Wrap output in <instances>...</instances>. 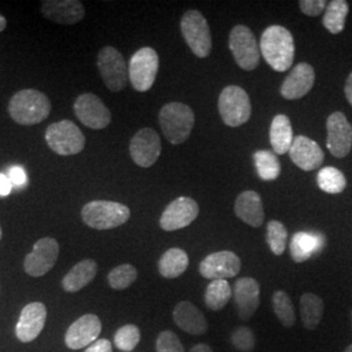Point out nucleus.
I'll return each mask as SVG.
<instances>
[{
  "label": "nucleus",
  "mask_w": 352,
  "mask_h": 352,
  "mask_svg": "<svg viewBox=\"0 0 352 352\" xmlns=\"http://www.w3.org/2000/svg\"><path fill=\"white\" fill-rule=\"evenodd\" d=\"M260 51L274 71L286 72L295 59V42L291 32L285 26H267L261 36Z\"/></svg>",
  "instance_id": "nucleus-1"
},
{
  "label": "nucleus",
  "mask_w": 352,
  "mask_h": 352,
  "mask_svg": "<svg viewBox=\"0 0 352 352\" xmlns=\"http://www.w3.org/2000/svg\"><path fill=\"white\" fill-rule=\"evenodd\" d=\"M8 113L20 126H36L49 118L50 100L39 90L24 89L17 91L11 98Z\"/></svg>",
  "instance_id": "nucleus-2"
},
{
  "label": "nucleus",
  "mask_w": 352,
  "mask_h": 352,
  "mask_svg": "<svg viewBox=\"0 0 352 352\" xmlns=\"http://www.w3.org/2000/svg\"><path fill=\"white\" fill-rule=\"evenodd\" d=\"M160 126L167 141L173 145H180L190 136L195 126V113L184 103H167L160 111Z\"/></svg>",
  "instance_id": "nucleus-3"
},
{
  "label": "nucleus",
  "mask_w": 352,
  "mask_h": 352,
  "mask_svg": "<svg viewBox=\"0 0 352 352\" xmlns=\"http://www.w3.org/2000/svg\"><path fill=\"white\" fill-rule=\"evenodd\" d=\"M85 225L96 230H111L124 225L131 217V210L120 202L96 200L85 204L81 210Z\"/></svg>",
  "instance_id": "nucleus-4"
},
{
  "label": "nucleus",
  "mask_w": 352,
  "mask_h": 352,
  "mask_svg": "<svg viewBox=\"0 0 352 352\" xmlns=\"http://www.w3.org/2000/svg\"><path fill=\"white\" fill-rule=\"evenodd\" d=\"M45 139L51 151L59 155H76L85 148L82 131L71 120H60L47 126Z\"/></svg>",
  "instance_id": "nucleus-5"
},
{
  "label": "nucleus",
  "mask_w": 352,
  "mask_h": 352,
  "mask_svg": "<svg viewBox=\"0 0 352 352\" xmlns=\"http://www.w3.org/2000/svg\"><path fill=\"white\" fill-rule=\"evenodd\" d=\"M218 110L226 126H240L245 124L252 115L251 100L248 93L236 85L226 87L219 94Z\"/></svg>",
  "instance_id": "nucleus-6"
},
{
  "label": "nucleus",
  "mask_w": 352,
  "mask_h": 352,
  "mask_svg": "<svg viewBox=\"0 0 352 352\" xmlns=\"http://www.w3.org/2000/svg\"><path fill=\"white\" fill-rule=\"evenodd\" d=\"M160 69V56L151 47L136 51L128 65V77L135 90L140 93L151 90Z\"/></svg>",
  "instance_id": "nucleus-7"
},
{
  "label": "nucleus",
  "mask_w": 352,
  "mask_h": 352,
  "mask_svg": "<svg viewBox=\"0 0 352 352\" xmlns=\"http://www.w3.org/2000/svg\"><path fill=\"white\" fill-rule=\"evenodd\" d=\"M180 29L189 49L199 58H206L212 52L210 28L204 14L190 10L183 14Z\"/></svg>",
  "instance_id": "nucleus-8"
},
{
  "label": "nucleus",
  "mask_w": 352,
  "mask_h": 352,
  "mask_svg": "<svg viewBox=\"0 0 352 352\" xmlns=\"http://www.w3.org/2000/svg\"><path fill=\"white\" fill-rule=\"evenodd\" d=\"M228 46L235 62L244 71H253L260 64V47L248 26L236 25L230 33Z\"/></svg>",
  "instance_id": "nucleus-9"
},
{
  "label": "nucleus",
  "mask_w": 352,
  "mask_h": 352,
  "mask_svg": "<svg viewBox=\"0 0 352 352\" xmlns=\"http://www.w3.org/2000/svg\"><path fill=\"white\" fill-rule=\"evenodd\" d=\"M97 65L104 85L111 91H120L126 88L129 77L124 56L120 51L113 46H104L98 54Z\"/></svg>",
  "instance_id": "nucleus-10"
},
{
  "label": "nucleus",
  "mask_w": 352,
  "mask_h": 352,
  "mask_svg": "<svg viewBox=\"0 0 352 352\" xmlns=\"http://www.w3.org/2000/svg\"><path fill=\"white\" fill-rule=\"evenodd\" d=\"M59 243L52 238H42L33 247V251L26 254L24 269L30 277H42L55 266L59 257Z\"/></svg>",
  "instance_id": "nucleus-11"
},
{
  "label": "nucleus",
  "mask_w": 352,
  "mask_h": 352,
  "mask_svg": "<svg viewBox=\"0 0 352 352\" xmlns=\"http://www.w3.org/2000/svg\"><path fill=\"white\" fill-rule=\"evenodd\" d=\"M77 119L91 129H103L111 123V111L101 98L93 93H85L76 98L74 104Z\"/></svg>",
  "instance_id": "nucleus-12"
},
{
  "label": "nucleus",
  "mask_w": 352,
  "mask_h": 352,
  "mask_svg": "<svg viewBox=\"0 0 352 352\" xmlns=\"http://www.w3.org/2000/svg\"><path fill=\"white\" fill-rule=\"evenodd\" d=\"M162 145L160 135L153 128H142L132 138L129 154L135 164L148 168L155 164L161 155Z\"/></svg>",
  "instance_id": "nucleus-13"
},
{
  "label": "nucleus",
  "mask_w": 352,
  "mask_h": 352,
  "mask_svg": "<svg viewBox=\"0 0 352 352\" xmlns=\"http://www.w3.org/2000/svg\"><path fill=\"white\" fill-rule=\"evenodd\" d=\"M327 146L329 151L337 157L344 158L352 148V126L343 113H333L327 122Z\"/></svg>",
  "instance_id": "nucleus-14"
},
{
  "label": "nucleus",
  "mask_w": 352,
  "mask_h": 352,
  "mask_svg": "<svg viewBox=\"0 0 352 352\" xmlns=\"http://www.w3.org/2000/svg\"><path fill=\"white\" fill-rule=\"evenodd\" d=\"M200 213L199 204L190 197H177L170 202L160 219V226L164 231H176L189 226Z\"/></svg>",
  "instance_id": "nucleus-15"
},
{
  "label": "nucleus",
  "mask_w": 352,
  "mask_h": 352,
  "mask_svg": "<svg viewBox=\"0 0 352 352\" xmlns=\"http://www.w3.org/2000/svg\"><path fill=\"white\" fill-rule=\"evenodd\" d=\"M241 269V261L236 253L221 251L206 256L200 264V274L206 279H226L236 277Z\"/></svg>",
  "instance_id": "nucleus-16"
},
{
  "label": "nucleus",
  "mask_w": 352,
  "mask_h": 352,
  "mask_svg": "<svg viewBox=\"0 0 352 352\" xmlns=\"http://www.w3.org/2000/svg\"><path fill=\"white\" fill-rule=\"evenodd\" d=\"M101 330L102 322L98 316L84 315L77 318L75 322L68 327L64 338L65 344L71 350L89 347L91 343L98 340Z\"/></svg>",
  "instance_id": "nucleus-17"
},
{
  "label": "nucleus",
  "mask_w": 352,
  "mask_h": 352,
  "mask_svg": "<svg viewBox=\"0 0 352 352\" xmlns=\"http://www.w3.org/2000/svg\"><path fill=\"white\" fill-rule=\"evenodd\" d=\"M47 318V309L43 302H30L24 307L16 324V337L29 343L36 340L43 330Z\"/></svg>",
  "instance_id": "nucleus-18"
},
{
  "label": "nucleus",
  "mask_w": 352,
  "mask_h": 352,
  "mask_svg": "<svg viewBox=\"0 0 352 352\" xmlns=\"http://www.w3.org/2000/svg\"><path fill=\"white\" fill-rule=\"evenodd\" d=\"M314 67L308 63L296 64L280 87V94L285 100H300L307 96L315 85Z\"/></svg>",
  "instance_id": "nucleus-19"
},
{
  "label": "nucleus",
  "mask_w": 352,
  "mask_h": 352,
  "mask_svg": "<svg viewBox=\"0 0 352 352\" xmlns=\"http://www.w3.org/2000/svg\"><path fill=\"white\" fill-rule=\"evenodd\" d=\"M41 11L47 20L62 25H74L85 17V7L78 0H45Z\"/></svg>",
  "instance_id": "nucleus-20"
},
{
  "label": "nucleus",
  "mask_w": 352,
  "mask_h": 352,
  "mask_svg": "<svg viewBox=\"0 0 352 352\" xmlns=\"http://www.w3.org/2000/svg\"><path fill=\"white\" fill-rule=\"evenodd\" d=\"M232 292L240 320H251L260 307V283L254 278H240Z\"/></svg>",
  "instance_id": "nucleus-21"
},
{
  "label": "nucleus",
  "mask_w": 352,
  "mask_h": 352,
  "mask_svg": "<svg viewBox=\"0 0 352 352\" xmlns=\"http://www.w3.org/2000/svg\"><path fill=\"white\" fill-rule=\"evenodd\" d=\"M289 153L292 162L304 171H314L325 160V154L320 145L305 136H296Z\"/></svg>",
  "instance_id": "nucleus-22"
},
{
  "label": "nucleus",
  "mask_w": 352,
  "mask_h": 352,
  "mask_svg": "<svg viewBox=\"0 0 352 352\" xmlns=\"http://www.w3.org/2000/svg\"><path fill=\"white\" fill-rule=\"evenodd\" d=\"M176 327L192 336H204L208 331V321L201 311L192 302H177L173 312Z\"/></svg>",
  "instance_id": "nucleus-23"
},
{
  "label": "nucleus",
  "mask_w": 352,
  "mask_h": 352,
  "mask_svg": "<svg viewBox=\"0 0 352 352\" xmlns=\"http://www.w3.org/2000/svg\"><path fill=\"white\" fill-rule=\"evenodd\" d=\"M235 214L250 226H261L264 222L265 213L260 195L254 190H245L240 193L235 201Z\"/></svg>",
  "instance_id": "nucleus-24"
},
{
  "label": "nucleus",
  "mask_w": 352,
  "mask_h": 352,
  "mask_svg": "<svg viewBox=\"0 0 352 352\" xmlns=\"http://www.w3.org/2000/svg\"><path fill=\"white\" fill-rule=\"evenodd\" d=\"M98 272V265L94 260H82L64 276L62 286L67 292H77L88 286L96 278Z\"/></svg>",
  "instance_id": "nucleus-25"
},
{
  "label": "nucleus",
  "mask_w": 352,
  "mask_h": 352,
  "mask_svg": "<svg viewBox=\"0 0 352 352\" xmlns=\"http://www.w3.org/2000/svg\"><path fill=\"white\" fill-rule=\"evenodd\" d=\"M325 239L321 235L296 232L289 243V253L295 263H304L315 256L324 247Z\"/></svg>",
  "instance_id": "nucleus-26"
},
{
  "label": "nucleus",
  "mask_w": 352,
  "mask_h": 352,
  "mask_svg": "<svg viewBox=\"0 0 352 352\" xmlns=\"http://www.w3.org/2000/svg\"><path fill=\"white\" fill-rule=\"evenodd\" d=\"M294 142V132L289 116L285 113L277 115L270 126V144L277 154H286Z\"/></svg>",
  "instance_id": "nucleus-27"
},
{
  "label": "nucleus",
  "mask_w": 352,
  "mask_h": 352,
  "mask_svg": "<svg viewBox=\"0 0 352 352\" xmlns=\"http://www.w3.org/2000/svg\"><path fill=\"white\" fill-rule=\"evenodd\" d=\"M189 257L187 252L180 248H170L164 252L158 263L161 276L167 279L180 277L188 267Z\"/></svg>",
  "instance_id": "nucleus-28"
},
{
  "label": "nucleus",
  "mask_w": 352,
  "mask_h": 352,
  "mask_svg": "<svg viewBox=\"0 0 352 352\" xmlns=\"http://www.w3.org/2000/svg\"><path fill=\"white\" fill-rule=\"evenodd\" d=\"M324 300L315 294L307 292L300 298V317L307 330H315L324 316Z\"/></svg>",
  "instance_id": "nucleus-29"
},
{
  "label": "nucleus",
  "mask_w": 352,
  "mask_h": 352,
  "mask_svg": "<svg viewBox=\"0 0 352 352\" xmlns=\"http://www.w3.org/2000/svg\"><path fill=\"white\" fill-rule=\"evenodd\" d=\"M349 10V3L344 0H333L327 4L322 24L331 34H340L344 29Z\"/></svg>",
  "instance_id": "nucleus-30"
},
{
  "label": "nucleus",
  "mask_w": 352,
  "mask_h": 352,
  "mask_svg": "<svg viewBox=\"0 0 352 352\" xmlns=\"http://www.w3.org/2000/svg\"><path fill=\"white\" fill-rule=\"evenodd\" d=\"M232 289L226 279H215L205 291V304L212 311H221L230 302Z\"/></svg>",
  "instance_id": "nucleus-31"
},
{
  "label": "nucleus",
  "mask_w": 352,
  "mask_h": 352,
  "mask_svg": "<svg viewBox=\"0 0 352 352\" xmlns=\"http://www.w3.org/2000/svg\"><path fill=\"white\" fill-rule=\"evenodd\" d=\"M258 176L265 182L276 180L280 174V164L273 151H258L253 155Z\"/></svg>",
  "instance_id": "nucleus-32"
},
{
  "label": "nucleus",
  "mask_w": 352,
  "mask_h": 352,
  "mask_svg": "<svg viewBox=\"0 0 352 352\" xmlns=\"http://www.w3.org/2000/svg\"><path fill=\"white\" fill-rule=\"evenodd\" d=\"M317 184L321 190L329 195H337L347 187V180L343 173L336 167H324L317 175Z\"/></svg>",
  "instance_id": "nucleus-33"
},
{
  "label": "nucleus",
  "mask_w": 352,
  "mask_h": 352,
  "mask_svg": "<svg viewBox=\"0 0 352 352\" xmlns=\"http://www.w3.org/2000/svg\"><path fill=\"white\" fill-rule=\"evenodd\" d=\"M273 309L278 317L279 322L283 327H291L296 322V316L292 300L287 292L278 289L273 295Z\"/></svg>",
  "instance_id": "nucleus-34"
},
{
  "label": "nucleus",
  "mask_w": 352,
  "mask_h": 352,
  "mask_svg": "<svg viewBox=\"0 0 352 352\" xmlns=\"http://www.w3.org/2000/svg\"><path fill=\"white\" fill-rule=\"evenodd\" d=\"M289 232L286 226L279 221H270L266 228V241L269 244L270 251L276 256L283 254L287 245Z\"/></svg>",
  "instance_id": "nucleus-35"
},
{
  "label": "nucleus",
  "mask_w": 352,
  "mask_h": 352,
  "mask_svg": "<svg viewBox=\"0 0 352 352\" xmlns=\"http://www.w3.org/2000/svg\"><path fill=\"white\" fill-rule=\"evenodd\" d=\"M107 279L111 289H126L138 279V270L133 265H119L109 273Z\"/></svg>",
  "instance_id": "nucleus-36"
},
{
  "label": "nucleus",
  "mask_w": 352,
  "mask_h": 352,
  "mask_svg": "<svg viewBox=\"0 0 352 352\" xmlns=\"http://www.w3.org/2000/svg\"><path fill=\"white\" fill-rule=\"evenodd\" d=\"M141 340L140 329L136 325H124L120 327L113 337V343L118 350L123 352L133 351Z\"/></svg>",
  "instance_id": "nucleus-37"
},
{
  "label": "nucleus",
  "mask_w": 352,
  "mask_h": 352,
  "mask_svg": "<svg viewBox=\"0 0 352 352\" xmlns=\"http://www.w3.org/2000/svg\"><path fill=\"white\" fill-rule=\"evenodd\" d=\"M231 343L236 350L241 352H250L254 349L256 338L251 327H240L235 329L231 336Z\"/></svg>",
  "instance_id": "nucleus-38"
},
{
  "label": "nucleus",
  "mask_w": 352,
  "mask_h": 352,
  "mask_svg": "<svg viewBox=\"0 0 352 352\" xmlns=\"http://www.w3.org/2000/svg\"><path fill=\"white\" fill-rule=\"evenodd\" d=\"M157 352H186L179 337L171 330H164L157 338Z\"/></svg>",
  "instance_id": "nucleus-39"
},
{
  "label": "nucleus",
  "mask_w": 352,
  "mask_h": 352,
  "mask_svg": "<svg viewBox=\"0 0 352 352\" xmlns=\"http://www.w3.org/2000/svg\"><path fill=\"white\" fill-rule=\"evenodd\" d=\"M299 7L304 14L316 17L325 11L327 1L325 0H302L299 1Z\"/></svg>",
  "instance_id": "nucleus-40"
},
{
  "label": "nucleus",
  "mask_w": 352,
  "mask_h": 352,
  "mask_svg": "<svg viewBox=\"0 0 352 352\" xmlns=\"http://www.w3.org/2000/svg\"><path fill=\"white\" fill-rule=\"evenodd\" d=\"M8 177L14 188H23L28 183V175L23 166H12L8 170Z\"/></svg>",
  "instance_id": "nucleus-41"
},
{
  "label": "nucleus",
  "mask_w": 352,
  "mask_h": 352,
  "mask_svg": "<svg viewBox=\"0 0 352 352\" xmlns=\"http://www.w3.org/2000/svg\"><path fill=\"white\" fill-rule=\"evenodd\" d=\"M85 352H113V344L109 340H97L89 346Z\"/></svg>",
  "instance_id": "nucleus-42"
},
{
  "label": "nucleus",
  "mask_w": 352,
  "mask_h": 352,
  "mask_svg": "<svg viewBox=\"0 0 352 352\" xmlns=\"http://www.w3.org/2000/svg\"><path fill=\"white\" fill-rule=\"evenodd\" d=\"M13 186L8 175L0 173V197H7L12 192Z\"/></svg>",
  "instance_id": "nucleus-43"
},
{
  "label": "nucleus",
  "mask_w": 352,
  "mask_h": 352,
  "mask_svg": "<svg viewBox=\"0 0 352 352\" xmlns=\"http://www.w3.org/2000/svg\"><path fill=\"white\" fill-rule=\"evenodd\" d=\"M344 94H346L347 101L350 102V104L352 106V72L347 77V81H346V85H344Z\"/></svg>",
  "instance_id": "nucleus-44"
},
{
  "label": "nucleus",
  "mask_w": 352,
  "mask_h": 352,
  "mask_svg": "<svg viewBox=\"0 0 352 352\" xmlns=\"http://www.w3.org/2000/svg\"><path fill=\"white\" fill-rule=\"evenodd\" d=\"M189 352H213L212 350V347L210 346H208V344H205V343H199V344H196V346H193Z\"/></svg>",
  "instance_id": "nucleus-45"
},
{
  "label": "nucleus",
  "mask_w": 352,
  "mask_h": 352,
  "mask_svg": "<svg viewBox=\"0 0 352 352\" xmlns=\"http://www.w3.org/2000/svg\"><path fill=\"white\" fill-rule=\"evenodd\" d=\"M7 28V20L3 14H0V32H3Z\"/></svg>",
  "instance_id": "nucleus-46"
},
{
  "label": "nucleus",
  "mask_w": 352,
  "mask_h": 352,
  "mask_svg": "<svg viewBox=\"0 0 352 352\" xmlns=\"http://www.w3.org/2000/svg\"><path fill=\"white\" fill-rule=\"evenodd\" d=\"M344 352H352V344H350V346L344 350Z\"/></svg>",
  "instance_id": "nucleus-47"
},
{
  "label": "nucleus",
  "mask_w": 352,
  "mask_h": 352,
  "mask_svg": "<svg viewBox=\"0 0 352 352\" xmlns=\"http://www.w3.org/2000/svg\"><path fill=\"white\" fill-rule=\"evenodd\" d=\"M0 240H1V227H0Z\"/></svg>",
  "instance_id": "nucleus-48"
},
{
  "label": "nucleus",
  "mask_w": 352,
  "mask_h": 352,
  "mask_svg": "<svg viewBox=\"0 0 352 352\" xmlns=\"http://www.w3.org/2000/svg\"><path fill=\"white\" fill-rule=\"evenodd\" d=\"M351 316H352V312H351Z\"/></svg>",
  "instance_id": "nucleus-49"
}]
</instances>
